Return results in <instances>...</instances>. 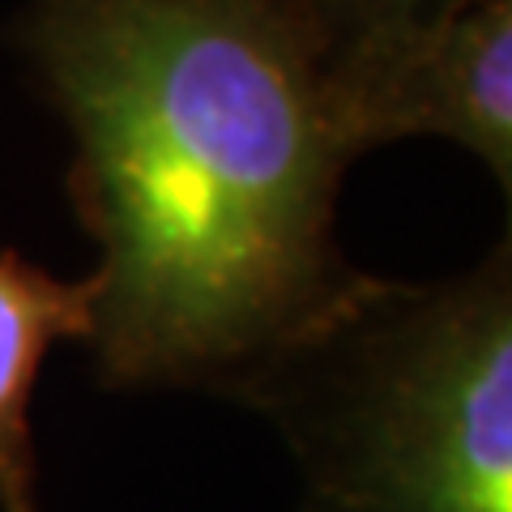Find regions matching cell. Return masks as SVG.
I'll use <instances>...</instances> for the list:
<instances>
[{
	"label": "cell",
	"instance_id": "5",
	"mask_svg": "<svg viewBox=\"0 0 512 512\" xmlns=\"http://www.w3.org/2000/svg\"><path fill=\"white\" fill-rule=\"evenodd\" d=\"M316 9L320 26L329 35H346L359 26H376V22H402V18H423V13L448 9L457 0H308Z\"/></svg>",
	"mask_w": 512,
	"mask_h": 512
},
{
	"label": "cell",
	"instance_id": "4",
	"mask_svg": "<svg viewBox=\"0 0 512 512\" xmlns=\"http://www.w3.org/2000/svg\"><path fill=\"white\" fill-rule=\"evenodd\" d=\"M99 282H60L18 252H0V512H39L30 397L52 346L90 342Z\"/></svg>",
	"mask_w": 512,
	"mask_h": 512
},
{
	"label": "cell",
	"instance_id": "3",
	"mask_svg": "<svg viewBox=\"0 0 512 512\" xmlns=\"http://www.w3.org/2000/svg\"><path fill=\"white\" fill-rule=\"evenodd\" d=\"M329 99L350 154L397 137H448L508 192L512 0H457L329 35Z\"/></svg>",
	"mask_w": 512,
	"mask_h": 512
},
{
	"label": "cell",
	"instance_id": "2",
	"mask_svg": "<svg viewBox=\"0 0 512 512\" xmlns=\"http://www.w3.org/2000/svg\"><path fill=\"white\" fill-rule=\"evenodd\" d=\"M244 402L286 431L312 512H512V261L431 286L359 274Z\"/></svg>",
	"mask_w": 512,
	"mask_h": 512
},
{
	"label": "cell",
	"instance_id": "1",
	"mask_svg": "<svg viewBox=\"0 0 512 512\" xmlns=\"http://www.w3.org/2000/svg\"><path fill=\"white\" fill-rule=\"evenodd\" d=\"M18 47L73 133L99 239V380L244 397L359 274L333 244L355 154L308 0H35Z\"/></svg>",
	"mask_w": 512,
	"mask_h": 512
}]
</instances>
